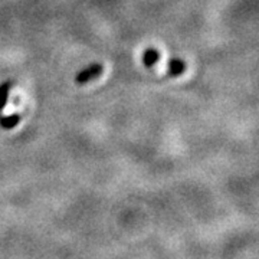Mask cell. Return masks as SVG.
<instances>
[{"instance_id":"obj_1","label":"cell","mask_w":259,"mask_h":259,"mask_svg":"<svg viewBox=\"0 0 259 259\" xmlns=\"http://www.w3.org/2000/svg\"><path fill=\"white\" fill-rule=\"evenodd\" d=\"M104 72V66L101 64H93L87 68H83L82 71H79L75 76V82L78 85H85V83L93 82L94 79L100 78Z\"/></svg>"},{"instance_id":"obj_2","label":"cell","mask_w":259,"mask_h":259,"mask_svg":"<svg viewBox=\"0 0 259 259\" xmlns=\"http://www.w3.org/2000/svg\"><path fill=\"white\" fill-rule=\"evenodd\" d=\"M186 71V62L180 58H171L167 65V75L170 78H177L180 75L185 74Z\"/></svg>"},{"instance_id":"obj_3","label":"cell","mask_w":259,"mask_h":259,"mask_svg":"<svg viewBox=\"0 0 259 259\" xmlns=\"http://www.w3.org/2000/svg\"><path fill=\"white\" fill-rule=\"evenodd\" d=\"M158 61H160V52L154 48H147L141 55V62L147 68H153Z\"/></svg>"},{"instance_id":"obj_4","label":"cell","mask_w":259,"mask_h":259,"mask_svg":"<svg viewBox=\"0 0 259 259\" xmlns=\"http://www.w3.org/2000/svg\"><path fill=\"white\" fill-rule=\"evenodd\" d=\"M22 120V115L19 112H13L10 115H2L0 117V128L13 130Z\"/></svg>"},{"instance_id":"obj_5","label":"cell","mask_w":259,"mask_h":259,"mask_svg":"<svg viewBox=\"0 0 259 259\" xmlns=\"http://www.w3.org/2000/svg\"><path fill=\"white\" fill-rule=\"evenodd\" d=\"M12 88H13V81H5V82L0 83V114L8 105Z\"/></svg>"}]
</instances>
